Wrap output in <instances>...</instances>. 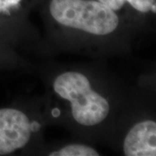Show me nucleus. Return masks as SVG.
<instances>
[{
  "mask_svg": "<svg viewBox=\"0 0 156 156\" xmlns=\"http://www.w3.org/2000/svg\"><path fill=\"white\" fill-rule=\"evenodd\" d=\"M50 11L62 25L94 35L112 33L119 24L115 11L98 0H51Z\"/></svg>",
  "mask_w": 156,
  "mask_h": 156,
  "instance_id": "f257e3e1",
  "label": "nucleus"
},
{
  "mask_svg": "<svg viewBox=\"0 0 156 156\" xmlns=\"http://www.w3.org/2000/svg\"><path fill=\"white\" fill-rule=\"evenodd\" d=\"M54 90L71 103L74 119L84 126H94L108 116V101L91 89L89 79L78 72H66L57 76Z\"/></svg>",
  "mask_w": 156,
  "mask_h": 156,
  "instance_id": "f03ea898",
  "label": "nucleus"
},
{
  "mask_svg": "<svg viewBox=\"0 0 156 156\" xmlns=\"http://www.w3.org/2000/svg\"><path fill=\"white\" fill-rule=\"evenodd\" d=\"M31 124L24 113L14 108L0 109V155H6L27 144Z\"/></svg>",
  "mask_w": 156,
  "mask_h": 156,
  "instance_id": "7ed1b4c3",
  "label": "nucleus"
},
{
  "mask_svg": "<svg viewBox=\"0 0 156 156\" xmlns=\"http://www.w3.org/2000/svg\"><path fill=\"white\" fill-rule=\"evenodd\" d=\"M123 153L127 156H155V122L148 120L135 124L125 137Z\"/></svg>",
  "mask_w": 156,
  "mask_h": 156,
  "instance_id": "20e7f679",
  "label": "nucleus"
},
{
  "mask_svg": "<svg viewBox=\"0 0 156 156\" xmlns=\"http://www.w3.org/2000/svg\"><path fill=\"white\" fill-rule=\"evenodd\" d=\"M103 5L110 8L112 11L121 10L126 3H128L134 9L140 12H148L152 6L155 5V0H98Z\"/></svg>",
  "mask_w": 156,
  "mask_h": 156,
  "instance_id": "39448f33",
  "label": "nucleus"
},
{
  "mask_svg": "<svg viewBox=\"0 0 156 156\" xmlns=\"http://www.w3.org/2000/svg\"><path fill=\"white\" fill-rule=\"evenodd\" d=\"M99 154L93 147L83 144L68 145L50 154V156H98Z\"/></svg>",
  "mask_w": 156,
  "mask_h": 156,
  "instance_id": "423d86ee",
  "label": "nucleus"
},
{
  "mask_svg": "<svg viewBox=\"0 0 156 156\" xmlns=\"http://www.w3.org/2000/svg\"><path fill=\"white\" fill-rule=\"evenodd\" d=\"M22 0H0V13L5 12L17 6Z\"/></svg>",
  "mask_w": 156,
  "mask_h": 156,
  "instance_id": "0eeeda50",
  "label": "nucleus"
}]
</instances>
